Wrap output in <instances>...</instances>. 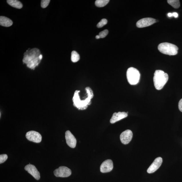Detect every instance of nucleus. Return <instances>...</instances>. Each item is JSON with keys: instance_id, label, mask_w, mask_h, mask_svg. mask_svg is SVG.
<instances>
[{"instance_id": "1", "label": "nucleus", "mask_w": 182, "mask_h": 182, "mask_svg": "<svg viewBox=\"0 0 182 182\" xmlns=\"http://www.w3.org/2000/svg\"><path fill=\"white\" fill-rule=\"evenodd\" d=\"M42 57L38 49L33 48L25 53L23 62L27 64L28 68L33 69L38 65Z\"/></svg>"}, {"instance_id": "2", "label": "nucleus", "mask_w": 182, "mask_h": 182, "mask_svg": "<svg viewBox=\"0 0 182 182\" xmlns=\"http://www.w3.org/2000/svg\"><path fill=\"white\" fill-rule=\"evenodd\" d=\"M85 90L88 94V97L84 100H81L80 98L79 90H76L73 98V105L79 110H83L86 109L88 106L91 104V99L93 98V92L90 87H86Z\"/></svg>"}, {"instance_id": "3", "label": "nucleus", "mask_w": 182, "mask_h": 182, "mask_svg": "<svg viewBox=\"0 0 182 182\" xmlns=\"http://www.w3.org/2000/svg\"><path fill=\"white\" fill-rule=\"evenodd\" d=\"M168 74L161 70L155 71L153 77V82L155 88L160 90L163 88L168 80Z\"/></svg>"}, {"instance_id": "4", "label": "nucleus", "mask_w": 182, "mask_h": 182, "mask_svg": "<svg viewBox=\"0 0 182 182\" xmlns=\"http://www.w3.org/2000/svg\"><path fill=\"white\" fill-rule=\"evenodd\" d=\"M158 49L161 53L169 56H175L177 54L179 50V48L176 45L167 42L160 43L158 46Z\"/></svg>"}, {"instance_id": "5", "label": "nucleus", "mask_w": 182, "mask_h": 182, "mask_svg": "<svg viewBox=\"0 0 182 182\" xmlns=\"http://www.w3.org/2000/svg\"><path fill=\"white\" fill-rule=\"evenodd\" d=\"M126 77L130 84L135 85L139 83L140 77L139 72L133 67L129 68L126 72Z\"/></svg>"}, {"instance_id": "6", "label": "nucleus", "mask_w": 182, "mask_h": 182, "mask_svg": "<svg viewBox=\"0 0 182 182\" xmlns=\"http://www.w3.org/2000/svg\"><path fill=\"white\" fill-rule=\"evenodd\" d=\"M54 174L57 177H67L71 175L72 171L67 167L60 166L54 171Z\"/></svg>"}, {"instance_id": "7", "label": "nucleus", "mask_w": 182, "mask_h": 182, "mask_svg": "<svg viewBox=\"0 0 182 182\" xmlns=\"http://www.w3.org/2000/svg\"><path fill=\"white\" fill-rule=\"evenodd\" d=\"M26 137L29 141L37 143H40L42 139V136L39 132L33 130L27 132Z\"/></svg>"}, {"instance_id": "8", "label": "nucleus", "mask_w": 182, "mask_h": 182, "mask_svg": "<svg viewBox=\"0 0 182 182\" xmlns=\"http://www.w3.org/2000/svg\"><path fill=\"white\" fill-rule=\"evenodd\" d=\"M156 22V20L151 18L141 19L136 22V26L138 28H143L151 26Z\"/></svg>"}, {"instance_id": "9", "label": "nucleus", "mask_w": 182, "mask_h": 182, "mask_svg": "<svg viewBox=\"0 0 182 182\" xmlns=\"http://www.w3.org/2000/svg\"><path fill=\"white\" fill-rule=\"evenodd\" d=\"M132 137V132L129 130L123 132L120 135V141L124 145H127L130 143Z\"/></svg>"}, {"instance_id": "10", "label": "nucleus", "mask_w": 182, "mask_h": 182, "mask_svg": "<svg viewBox=\"0 0 182 182\" xmlns=\"http://www.w3.org/2000/svg\"><path fill=\"white\" fill-rule=\"evenodd\" d=\"M163 162V159L161 157L155 159L153 163L148 169L147 172L149 173H154L161 166Z\"/></svg>"}, {"instance_id": "11", "label": "nucleus", "mask_w": 182, "mask_h": 182, "mask_svg": "<svg viewBox=\"0 0 182 182\" xmlns=\"http://www.w3.org/2000/svg\"><path fill=\"white\" fill-rule=\"evenodd\" d=\"M65 138L68 145L72 148H74L76 145L77 140L70 131L67 130L66 132Z\"/></svg>"}, {"instance_id": "12", "label": "nucleus", "mask_w": 182, "mask_h": 182, "mask_svg": "<svg viewBox=\"0 0 182 182\" xmlns=\"http://www.w3.org/2000/svg\"><path fill=\"white\" fill-rule=\"evenodd\" d=\"M24 169L36 179L38 180L40 179L39 172L35 166L30 164H28L25 167Z\"/></svg>"}, {"instance_id": "13", "label": "nucleus", "mask_w": 182, "mask_h": 182, "mask_svg": "<svg viewBox=\"0 0 182 182\" xmlns=\"http://www.w3.org/2000/svg\"><path fill=\"white\" fill-rule=\"evenodd\" d=\"M113 168L112 161L107 160L102 163L100 166V171L102 173H107L111 171Z\"/></svg>"}, {"instance_id": "14", "label": "nucleus", "mask_w": 182, "mask_h": 182, "mask_svg": "<svg viewBox=\"0 0 182 182\" xmlns=\"http://www.w3.org/2000/svg\"><path fill=\"white\" fill-rule=\"evenodd\" d=\"M128 112H118V113L115 112L113 113L112 117L110 120V122L111 124H114L117 121L121 120L128 116Z\"/></svg>"}, {"instance_id": "15", "label": "nucleus", "mask_w": 182, "mask_h": 182, "mask_svg": "<svg viewBox=\"0 0 182 182\" xmlns=\"http://www.w3.org/2000/svg\"><path fill=\"white\" fill-rule=\"evenodd\" d=\"M12 20L5 16L0 17V25L4 27H8L12 25Z\"/></svg>"}, {"instance_id": "16", "label": "nucleus", "mask_w": 182, "mask_h": 182, "mask_svg": "<svg viewBox=\"0 0 182 182\" xmlns=\"http://www.w3.org/2000/svg\"><path fill=\"white\" fill-rule=\"evenodd\" d=\"M7 2L11 6L17 9H21L23 7L21 3L17 0H7Z\"/></svg>"}, {"instance_id": "17", "label": "nucleus", "mask_w": 182, "mask_h": 182, "mask_svg": "<svg viewBox=\"0 0 182 182\" xmlns=\"http://www.w3.org/2000/svg\"><path fill=\"white\" fill-rule=\"evenodd\" d=\"M109 1V0H96L95 1V5L98 7H103L106 6Z\"/></svg>"}, {"instance_id": "18", "label": "nucleus", "mask_w": 182, "mask_h": 182, "mask_svg": "<svg viewBox=\"0 0 182 182\" xmlns=\"http://www.w3.org/2000/svg\"><path fill=\"white\" fill-rule=\"evenodd\" d=\"M80 59V56L78 53L76 51H73L71 53L72 61L73 62H78Z\"/></svg>"}, {"instance_id": "19", "label": "nucleus", "mask_w": 182, "mask_h": 182, "mask_svg": "<svg viewBox=\"0 0 182 182\" xmlns=\"http://www.w3.org/2000/svg\"><path fill=\"white\" fill-rule=\"evenodd\" d=\"M168 3L175 9H178L180 6V3L179 0H168Z\"/></svg>"}, {"instance_id": "20", "label": "nucleus", "mask_w": 182, "mask_h": 182, "mask_svg": "<svg viewBox=\"0 0 182 182\" xmlns=\"http://www.w3.org/2000/svg\"><path fill=\"white\" fill-rule=\"evenodd\" d=\"M107 20L106 19H102L99 23H98L97 25V27L98 28H102L106 25L107 23Z\"/></svg>"}, {"instance_id": "21", "label": "nucleus", "mask_w": 182, "mask_h": 182, "mask_svg": "<svg viewBox=\"0 0 182 182\" xmlns=\"http://www.w3.org/2000/svg\"><path fill=\"white\" fill-rule=\"evenodd\" d=\"M50 1V0H42L41 2V6L43 8H45L48 6Z\"/></svg>"}, {"instance_id": "22", "label": "nucleus", "mask_w": 182, "mask_h": 182, "mask_svg": "<svg viewBox=\"0 0 182 182\" xmlns=\"http://www.w3.org/2000/svg\"><path fill=\"white\" fill-rule=\"evenodd\" d=\"M108 30L105 29L103 31L100 32L98 35H99L100 38H104L108 35Z\"/></svg>"}, {"instance_id": "23", "label": "nucleus", "mask_w": 182, "mask_h": 182, "mask_svg": "<svg viewBox=\"0 0 182 182\" xmlns=\"http://www.w3.org/2000/svg\"><path fill=\"white\" fill-rule=\"evenodd\" d=\"M7 155L6 154H2L0 155V164L5 162L7 160Z\"/></svg>"}, {"instance_id": "24", "label": "nucleus", "mask_w": 182, "mask_h": 182, "mask_svg": "<svg viewBox=\"0 0 182 182\" xmlns=\"http://www.w3.org/2000/svg\"><path fill=\"white\" fill-rule=\"evenodd\" d=\"M179 110L182 112V98L179 100Z\"/></svg>"}, {"instance_id": "25", "label": "nucleus", "mask_w": 182, "mask_h": 182, "mask_svg": "<svg viewBox=\"0 0 182 182\" xmlns=\"http://www.w3.org/2000/svg\"><path fill=\"white\" fill-rule=\"evenodd\" d=\"M172 15H173V16L175 17V18H177L179 16L178 13L176 12L172 13Z\"/></svg>"}, {"instance_id": "26", "label": "nucleus", "mask_w": 182, "mask_h": 182, "mask_svg": "<svg viewBox=\"0 0 182 182\" xmlns=\"http://www.w3.org/2000/svg\"><path fill=\"white\" fill-rule=\"evenodd\" d=\"M168 16L169 17H172L173 16V15H172V13H168Z\"/></svg>"}, {"instance_id": "27", "label": "nucleus", "mask_w": 182, "mask_h": 182, "mask_svg": "<svg viewBox=\"0 0 182 182\" xmlns=\"http://www.w3.org/2000/svg\"><path fill=\"white\" fill-rule=\"evenodd\" d=\"M96 38L97 39H100V37L99 36V35H96Z\"/></svg>"}]
</instances>
